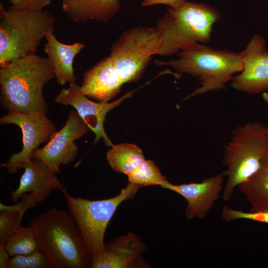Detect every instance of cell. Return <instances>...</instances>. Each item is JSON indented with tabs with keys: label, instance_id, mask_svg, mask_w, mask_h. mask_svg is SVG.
<instances>
[{
	"label": "cell",
	"instance_id": "obj_1",
	"mask_svg": "<svg viewBox=\"0 0 268 268\" xmlns=\"http://www.w3.org/2000/svg\"><path fill=\"white\" fill-rule=\"evenodd\" d=\"M54 78L47 58L35 54L10 61L0 69L1 107L8 112L46 114L49 107L43 89Z\"/></svg>",
	"mask_w": 268,
	"mask_h": 268
},
{
	"label": "cell",
	"instance_id": "obj_2",
	"mask_svg": "<svg viewBox=\"0 0 268 268\" xmlns=\"http://www.w3.org/2000/svg\"><path fill=\"white\" fill-rule=\"evenodd\" d=\"M29 225L51 268L90 267L91 257L68 211L51 208L34 216Z\"/></svg>",
	"mask_w": 268,
	"mask_h": 268
},
{
	"label": "cell",
	"instance_id": "obj_3",
	"mask_svg": "<svg viewBox=\"0 0 268 268\" xmlns=\"http://www.w3.org/2000/svg\"><path fill=\"white\" fill-rule=\"evenodd\" d=\"M178 58L168 61L155 60L158 66H170L181 73L198 77L201 86L184 99L209 91L225 89L233 74L243 68L242 54L216 50L194 43L177 53Z\"/></svg>",
	"mask_w": 268,
	"mask_h": 268
},
{
	"label": "cell",
	"instance_id": "obj_4",
	"mask_svg": "<svg viewBox=\"0 0 268 268\" xmlns=\"http://www.w3.org/2000/svg\"><path fill=\"white\" fill-rule=\"evenodd\" d=\"M56 17L46 10H20L0 3V67L36 54L42 40L54 31Z\"/></svg>",
	"mask_w": 268,
	"mask_h": 268
},
{
	"label": "cell",
	"instance_id": "obj_5",
	"mask_svg": "<svg viewBox=\"0 0 268 268\" xmlns=\"http://www.w3.org/2000/svg\"><path fill=\"white\" fill-rule=\"evenodd\" d=\"M268 150V126L249 122L233 130L224 146L222 160L227 177L222 193L224 201H229L235 189L258 171Z\"/></svg>",
	"mask_w": 268,
	"mask_h": 268
},
{
	"label": "cell",
	"instance_id": "obj_6",
	"mask_svg": "<svg viewBox=\"0 0 268 268\" xmlns=\"http://www.w3.org/2000/svg\"><path fill=\"white\" fill-rule=\"evenodd\" d=\"M220 18L217 9L203 3L187 1L179 8H168L156 23L162 37L159 55L169 56L194 43L208 42Z\"/></svg>",
	"mask_w": 268,
	"mask_h": 268
},
{
	"label": "cell",
	"instance_id": "obj_7",
	"mask_svg": "<svg viewBox=\"0 0 268 268\" xmlns=\"http://www.w3.org/2000/svg\"><path fill=\"white\" fill-rule=\"evenodd\" d=\"M141 188L129 182L117 196L95 201L72 197L65 187L61 190L68 211L77 226L91 259L103 252L105 233L119 205L134 198Z\"/></svg>",
	"mask_w": 268,
	"mask_h": 268
},
{
	"label": "cell",
	"instance_id": "obj_8",
	"mask_svg": "<svg viewBox=\"0 0 268 268\" xmlns=\"http://www.w3.org/2000/svg\"><path fill=\"white\" fill-rule=\"evenodd\" d=\"M161 45L156 27H135L119 37L112 46L110 57L123 84L141 78L152 56L159 55Z\"/></svg>",
	"mask_w": 268,
	"mask_h": 268
},
{
	"label": "cell",
	"instance_id": "obj_9",
	"mask_svg": "<svg viewBox=\"0 0 268 268\" xmlns=\"http://www.w3.org/2000/svg\"><path fill=\"white\" fill-rule=\"evenodd\" d=\"M0 124L16 125L22 133L21 150L12 154L0 165L10 174H15L22 164L29 162L33 151L42 143L48 142L57 132L53 122L42 112L25 114L10 111L0 118Z\"/></svg>",
	"mask_w": 268,
	"mask_h": 268
},
{
	"label": "cell",
	"instance_id": "obj_10",
	"mask_svg": "<svg viewBox=\"0 0 268 268\" xmlns=\"http://www.w3.org/2000/svg\"><path fill=\"white\" fill-rule=\"evenodd\" d=\"M89 130L77 111L71 110L64 126L53 134L44 146L34 150L31 158L41 159L56 175L60 172L61 165H67L75 159L78 147L74 141L86 134Z\"/></svg>",
	"mask_w": 268,
	"mask_h": 268
},
{
	"label": "cell",
	"instance_id": "obj_11",
	"mask_svg": "<svg viewBox=\"0 0 268 268\" xmlns=\"http://www.w3.org/2000/svg\"><path fill=\"white\" fill-rule=\"evenodd\" d=\"M22 168L24 172L19 186L14 191L10 190V196L15 203L20 199L19 203L26 211L46 201L54 190H61L64 187L47 165L38 158H31L29 162L21 165Z\"/></svg>",
	"mask_w": 268,
	"mask_h": 268
},
{
	"label": "cell",
	"instance_id": "obj_12",
	"mask_svg": "<svg viewBox=\"0 0 268 268\" xmlns=\"http://www.w3.org/2000/svg\"><path fill=\"white\" fill-rule=\"evenodd\" d=\"M135 90L126 93L119 99L109 103L95 102L87 98L81 91L80 86L75 82L69 83L67 88H63L55 96V103L73 107L80 117L86 124L89 130L95 134L94 143L102 138L105 144L112 146L113 144L107 136L104 128V122L107 114L117 107L126 99L132 97Z\"/></svg>",
	"mask_w": 268,
	"mask_h": 268
},
{
	"label": "cell",
	"instance_id": "obj_13",
	"mask_svg": "<svg viewBox=\"0 0 268 268\" xmlns=\"http://www.w3.org/2000/svg\"><path fill=\"white\" fill-rule=\"evenodd\" d=\"M243 68L232 79L231 86L248 94L268 89V52L265 40L255 34L242 52Z\"/></svg>",
	"mask_w": 268,
	"mask_h": 268
},
{
	"label": "cell",
	"instance_id": "obj_14",
	"mask_svg": "<svg viewBox=\"0 0 268 268\" xmlns=\"http://www.w3.org/2000/svg\"><path fill=\"white\" fill-rule=\"evenodd\" d=\"M225 176L224 171L200 183L174 185L168 181L162 187L176 192L185 199L187 201L185 209L187 219H202L219 198Z\"/></svg>",
	"mask_w": 268,
	"mask_h": 268
},
{
	"label": "cell",
	"instance_id": "obj_15",
	"mask_svg": "<svg viewBox=\"0 0 268 268\" xmlns=\"http://www.w3.org/2000/svg\"><path fill=\"white\" fill-rule=\"evenodd\" d=\"M123 84L109 56L85 72L80 88L82 93L88 97L107 102L119 93Z\"/></svg>",
	"mask_w": 268,
	"mask_h": 268
},
{
	"label": "cell",
	"instance_id": "obj_16",
	"mask_svg": "<svg viewBox=\"0 0 268 268\" xmlns=\"http://www.w3.org/2000/svg\"><path fill=\"white\" fill-rule=\"evenodd\" d=\"M146 250L141 239L131 232L105 244L103 252L91 259V268H129L136 266L137 259Z\"/></svg>",
	"mask_w": 268,
	"mask_h": 268
},
{
	"label": "cell",
	"instance_id": "obj_17",
	"mask_svg": "<svg viewBox=\"0 0 268 268\" xmlns=\"http://www.w3.org/2000/svg\"><path fill=\"white\" fill-rule=\"evenodd\" d=\"M44 52L47 60L55 75L57 82L60 85L75 82L73 64L75 56L85 47L80 42L66 44L59 41L54 31L46 36Z\"/></svg>",
	"mask_w": 268,
	"mask_h": 268
},
{
	"label": "cell",
	"instance_id": "obj_18",
	"mask_svg": "<svg viewBox=\"0 0 268 268\" xmlns=\"http://www.w3.org/2000/svg\"><path fill=\"white\" fill-rule=\"evenodd\" d=\"M63 11L75 23L91 20L106 23L121 8L119 0H61Z\"/></svg>",
	"mask_w": 268,
	"mask_h": 268
},
{
	"label": "cell",
	"instance_id": "obj_19",
	"mask_svg": "<svg viewBox=\"0 0 268 268\" xmlns=\"http://www.w3.org/2000/svg\"><path fill=\"white\" fill-rule=\"evenodd\" d=\"M238 187L251 204L250 211L268 209V150L258 171Z\"/></svg>",
	"mask_w": 268,
	"mask_h": 268
},
{
	"label": "cell",
	"instance_id": "obj_20",
	"mask_svg": "<svg viewBox=\"0 0 268 268\" xmlns=\"http://www.w3.org/2000/svg\"><path fill=\"white\" fill-rule=\"evenodd\" d=\"M106 152V158L116 172L128 175L144 160L142 150L133 143L113 145Z\"/></svg>",
	"mask_w": 268,
	"mask_h": 268
},
{
	"label": "cell",
	"instance_id": "obj_21",
	"mask_svg": "<svg viewBox=\"0 0 268 268\" xmlns=\"http://www.w3.org/2000/svg\"><path fill=\"white\" fill-rule=\"evenodd\" d=\"M4 246L10 256L30 255L39 249L32 228L21 226L8 238Z\"/></svg>",
	"mask_w": 268,
	"mask_h": 268
},
{
	"label": "cell",
	"instance_id": "obj_22",
	"mask_svg": "<svg viewBox=\"0 0 268 268\" xmlns=\"http://www.w3.org/2000/svg\"><path fill=\"white\" fill-rule=\"evenodd\" d=\"M127 176L130 183L141 187L151 185L162 187L168 181L157 166L151 160L145 159Z\"/></svg>",
	"mask_w": 268,
	"mask_h": 268
},
{
	"label": "cell",
	"instance_id": "obj_23",
	"mask_svg": "<svg viewBox=\"0 0 268 268\" xmlns=\"http://www.w3.org/2000/svg\"><path fill=\"white\" fill-rule=\"evenodd\" d=\"M51 268L50 261L39 249L30 255H16L10 258L8 268Z\"/></svg>",
	"mask_w": 268,
	"mask_h": 268
},
{
	"label": "cell",
	"instance_id": "obj_24",
	"mask_svg": "<svg viewBox=\"0 0 268 268\" xmlns=\"http://www.w3.org/2000/svg\"><path fill=\"white\" fill-rule=\"evenodd\" d=\"M23 216L16 210H0V247L4 246L9 236L21 226Z\"/></svg>",
	"mask_w": 268,
	"mask_h": 268
},
{
	"label": "cell",
	"instance_id": "obj_25",
	"mask_svg": "<svg viewBox=\"0 0 268 268\" xmlns=\"http://www.w3.org/2000/svg\"><path fill=\"white\" fill-rule=\"evenodd\" d=\"M221 216L228 222L238 219H248L268 224V209L247 212L224 205L222 209Z\"/></svg>",
	"mask_w": 268,
	"mask_h": 268
},
{
	"label": "cell",
	"instance_id": "obj_26",
	"mask_svg": "<svg viewBox=\"0 0 268 268\" xmlns=\"http://www.w3.org/2000/svg\"><path fill=\"white\" fill-rule=\"evenodd\" d=\"M53 0H9L8 3L20 10H41L49 5Z\"/></svg>",
	"mask_w": 268,
	"mask_h": 268
},
{
	"label": "cell",
	"instance_id": "obj_27",
	"mask_svg": "<svg viewBox=\"0 0 268 268\" xmlns=\"http://www.w3.org/2000/svg\"><path fill=\"white\" fill-rule=\"evenodd\" d=\"M186 0H142L141 6H148L158 4H164L169 5L173 8H178L183 5Z\"/></svg>",
	"mask_w": 268,
	"mask_h": 268
},
{
	"label": "cell",
	"instance_id": "obj_28",
	"mask_svg": "<svg viewBox=\"0 0 268 268\" xmlns=\"http://www.w3.org/2000/svg\"><path fill=\"white\" fill-rule=\"evenodd\" d=\"M10 255L4 246L0 247V268H8Z\"/></svg>",
	"mask_w": 268,
	"mask_h": 268
},
{
	"label": "cell",
	"instance_id": "obj_29",
	"mask_svg": "<svg viewBox=\"0 0 268 268\" xmlns=\"http://www.w3.org/2000/svg\"><path fill=\"white\" fill-rule=\"evenodd\" d=\"M262 96L263 99L265 100L266 103L268 105V92H264L262 93Z\"/></svg>",
	"mask_w": 268,
	"mask_h": 268
}]
</instances>
